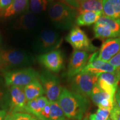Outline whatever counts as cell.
<instances>
[{"label": "cell", "mask_w": 120, "mask_h": 120, "mask_svg": "<svg viewBox=\"0 0 120 120\" xmlns=\"http://www.w3.org/2000/svg\"><path fill=\"white\" fill-rule=\"evenodd\" d=\"M57 102L64 115L70 120H81L90 107L88 98L64 88Z\"/></svg>", "instance_id": "cell-1"}, {"label": "cell", "mask_w": 120, "mask_h": 120, "mask_svg": "<svg viewBox=\"0 0 120 120\" xmlns=\"http://www.w3.org/2000/svg\"><path fill=\"white\" fill-rule=\"evenodd\" d=\"M48 7L49 19L56 28L67 30L74 27L79 15L77 9L59 0H52Z\"/></svg>", "instance_id": "cell-2"}, {"label": "cell", "mask_w": 120, "mask_h": 120, "mask_svg": "<svg viewBox=\"0 0 120 120\" xmlns=\"http://www.w3.org/2000/svg\"><path fill=\"white\" fill-rule=\"evenodd\" d=\"M35 62V58L23 49H7L0 51V70H12L15 68L29 66Z\"/></svg>", "instance_id": "cell-3"}, {"label": "cell", "mask_w": 120, "mask_h": 120, "mask_svg": "<svg viewBox=\"0 0 120 120\" xmlns=\"http://www.w3.org/2000/svg\"><path fill=\"white\" fill-rule=\"evenodd\" d=\"M62 43L59 34L51 29H45L40 32L33 43V49L37 53L43 54L57 50Z\"/></svg>", "instance_id": "cell-4"}, {"label": "cell", "mask_w": 120, "mask_h": 120, "mask_svg": "<svg viewBox=\"0 0 120 120\" xmlns=\"http://www.w3.org/2000/svg\"><path fill=\"white\" fill-rule=\"evenodd\" d=\"M7 86L25 87L39 79V73L32 67L3 71Z\"/></svg>", "instance_id": "cell-5"}, {"label": "cell", "mask_w": 120, "mask_h": 120, "mask_svg": "<svg viewBox=\"0 0 120 120\" xmlns=\"http://www.w3.org/2000/svg\"><path fill=\"white\" fill-rule=\"evenodd\" d=\"M69 79L71 91L87 98L91 96L92 88L98 80L97 75L85 72H81Z\"/></svg>", "instance_id": "cell-6"}, {"label": "cell", "mask_w": 120, "mask_h": 120, "mask_svg": "<svg viewBox=\"0 0 120 120\" xmlns=\"http://www.w3.org/2000/svg\"><path fill=\"white\" fill-rule=\"evenodd\" d=\"M39 79L43 87L46 97L49 102H57L63 89L59 78L48 70L39 74Z\"/></svg>", "instance_id": "cell-7"}, {"label": "cell", "mask_w": 120, "mask_h": 120, "mask_svg": "<svg viewBox=\"0 0 120 120\" xmlns=\"http://www.w3.org/2000/svg\"><path fill=\"white\" fill-rule=\"evenodd\" d=\"M66 41L72 47L74 50L94 52L97 49L91 42L87 34L79 27L74 26L65 37Z\"/></svg>", "instance_id": "cell-8"}, {"label": "cell", "mask_w": 120, "mask_h": 120, "mask_svg": "<svg viewBox=\"0 0 120 120\" xmlns=\"http://www.w3.org/2000/svg\"><path fill=\"white\" fill-rule=\"evenodd\" d=\"M6 98V102L8 105V113L26 112L27 101L24 92V87L10 86Z\"/></svg>", "instance_id": "cell-9"}, {"label": "cell", "mask_w": 120, "mask_h": 120, "mask_svg": "<svg viewBox=\"0 0 120 120\" xmlns=\"http://www.w3.org/2000/svg\"><path fill=\"white\" fill-rule=\"evenodd\" d=\"M36 60L48 71L52 72H58L64 66V55L59 49L39 55Z\"/></svg>", "instance_id": "cell-10"}, {"label": "cell", "mask_w": 120, "mask_h": 120, "mask_svg": "<svg viewBox=\"0 0 120 120\" xmlns=\"http://www.w3.org/2000/svg\"><path fill=\"white\" fill-rule=\"evenodd\" d=\"M90 55L83 51L74 50L71 54L68 64L67 76L71 78L81 72L87 64Z\"/></svg>", "instance_id": "cell-11"}, {"label": "cell", "mask_w": 120, "mask_h": 120, "mask_svg": "<svg viewBox=\"0 0 120 120\" xmlns=\"http://www.w3.org/2000/svg\"><path fill=\"white\" fill-rule=\"evenodd\" d=\"M98 52H96L89 58L86 66L82 72L98 75L103 72H115L117 70L109 62H105L97 58Z\"/></svg>", "instance_id": "cell-12"}, {"label": "cell", "mask_w": 120, "mask_h": 120, "mask_svg": "<svg viewBox=\"0 0 120 120\" xmlns=\"http://www.w3.org/2000/svg\"><path fill=\"white\" fill-rule=\"evenodd\" d=\"M120 51V37L106 40L98 52L97 58L105 62H109Z\"/></svg>", "instance_id": "cell-13"}, {"label": "cell", "mask_w": 120, "mask_h": 120, "mask_svg": "<svg viewBox=\"0 0 120 120\" xmlns=\"http://www.w3.org/2000/svg\"><path fill=\"white\" fill-rule=\"evenodd\" d=\"M38 22V18L36 16V14L28 10L22 13L16 19L13 27L17 30L30 31L37 26Z\"/></svg>", "instance_id": "cell-14"}, {"label": "cell", "mask_w": 120, "mask_h": 120, "mask_svg": "<svg viewBox=\"0 0 120 120\" xmlns=\"http://www.w3.org/2000/svg\"><path fill=\"white\" fill-rule=\"evenodd\" d=\"M29 0H13L12 4L0 16L4 19L21 14L28 11Z\"/></svg>", "instance_id": "cell-15"}, {"label": "cell", "mask_w": 120, "mask_h": 120, "mask_svg": "<svg viewBox=\"0 0 120 120\" xmlns=\"http://www.w3.org/2000/svg\"><path fill=\"white\" fill-rule=\"evenodd\" d=\"M49 102V100L47 97L43 96L27 101L26 109V112L38 118L41 111Z\"/></svg>", "instance_id": "cell-16"}, {"label": "cell", "mask_w": 120, "mask_h": 120, "mask_svg": "<svg viewBox=\"0 0 120 120\" xmlns=\"http://www.w3.org/2000/svg\"><path fill=\"white\" fill-rule=\"evenodd\" d=\"M103 15L102 12L85 11L79 13L76 24L79 26H91L96 23L100 17Z\"/></svg>", "instance_id": "cell-17"}, {"label": "cell", "mask_w": 120, "mask_h": 120, "mask_svg": "<svg viewBox=\"0 0 120 120\" xmlns=\"http://www.w3.org/2000/svg\"><path fill=\"white\" fill-rule=\"evenodd\" d=\"M24 92L27 101L38 98L45 94L43 87L39 79H35L24 87Z\"/></svg>", "instance_id": "cell-18"}, {"label": "cell", "mask_w": 120, "mask_h": 120, "mask_svg": "<svg viewBox=\"0 0 120 120\" xmlns=\"http://www.w3.org/2000/svg\"><path fill=\"white\" fill-rule=\"evenodd\" d=\"M103 15L120 19V0H103Z\"/></svg>", "instance_id": "cell-19"}, {"label": "cell", "mask_w": 120, "mask_h": 120, "mask_svg": "<svg viewBox=\"0 0 120 120\" xmlns=\"http://www.w3.org/2000/svg\"><path fill=\"white\" fill-rule=\"evenodd\" d=\"M79 13L85 11L103 12V0H83L79 3Z\"/></svg>", "instance_id": "cell-20"}, {"label": "cell", "mask_w": 120, "mask_h": 120, "mask_svg": "<svg viewBox=\"0 0 120 120\" xmlns=\"http://www.w3.org/2000/svg\"><path fill=\"white\" fill-rule=\"evenodd\" d=\"M94 37L96 38L107 40L109 38L118 37L114 33L109 27L102 24L96 23L94 26Z\"/></svg>", "instance_id": "cell-21"}, {"label": "cell", "mask_w": 120, "mask_h": 120, "mask_svg": "<svg viewBox=\"0 0 120 120\" xmlns=\"http://www.w3.org/2000/svg\"><path fill=\"white\" fill-rule=\"evenodd\" d=\"M96 23L106 25L109 27L117 37H120V19H114L102 15L98 19Z\"/></svg>", "instance_id": "cell-22"}, {"label": "cell", "mask_w": 120, "mask_h": 120, "mask_svg": "<svg viewBox=\"0 0 120 120\" xmlns=\"http://www.w3.org/2000/svg\"><path fill=\"white\" fill-rule=\"evenodd\" d=\"M92 101L96 105L98 106V105L101 103L102 101L105 99L107 98H114L115 97H112L109 94L103 91L101 88L99 87L98 84L94 85V88H92V92H91V96Z\"/></svg>", "instance_id": "cell-23"}, {"label": "cell", "mask_w": 120, "mask_h": 120, "mask_svg": "<svg viewBox=\"0 0 120 120\" xmlns=\"http://www.w3.org/2000/svg\"><path fill=\"white\" fill-rule=\"evenodd\" d=\"M52 0H29V8L34 14L42 13L49 7Z\"/></svg>", "instance_id": "cell-24"}, {"label": "cell", "mask_w": 120, "mask_h": 120, "mask_svg": "<svg viewBox=\"0 0 120 120\" xmlns=\"http://www.w3.org/2000/svg\"><path fill=\"white\" fill-rule=\"evenodd\" d=\"M49 120H61L66 118L57 102H49Z\"/></svg>", "instance_id": "cell-25"}, {"label": "cell", "mask_w": 120, "mask_h": 120, "mask_svg": "<svg viewBox=\"0 0 120 120\" xmlns=\"http://www.w3.org/2000/svg\"><path fill=\"white\" fill-rule=\"evenodd\" d=\"M97 76H98V79H102L112 86L118 87V83L120 79L118 71L115 72L101 73Z\"/></svg>", "instance_id": "cell-26"}, {"label": "cell", "mask_w": 120, "mask_h": 120, "mask_svg": "<svg viewBox=\"0 0 120 120\" xmlns=\"http://www.w3.org/2000/svg\"><path fill=\"white\" fill-rule=\"evenodd\" d=\"M4 120H38V118L27 112L8 113Z\"/></svg>", "instance_id": "cell-27"}, {"label": "cell", "mask_w": 120, "mask_h": 120, "mask_svg": "<svg viewBox=\"0 0 120 120\" xmlns=\"http://www.w3.org/2000/svg\"><path fill=\"white\" fill-rule=\"evenodd\" d=\"M110 111L98 109L94 113L91 114L89 120H107L110 115Z\"/></svg>", "instance_id": "cell-28"}, {"label": "cell", "mask_w": 120, "mask_h": 120, "mask_svg": "<svg viewBox=\"0 0 120 120\" xmlns=\"http://www.w3.org/2000/svg\"><path fill=\"white\" fill-rule=\"evenodd\" d=\"M97 84L103 91H105V92L111 96L112 97H115V94H116L117 89L118 87H116L112 86L110 84L105 82V81L100 79H98Z\"/></svg>", "instance_id": "cell-29"}, {"label": "cell", "mask_w": 120, "mask_h": 120, "mask_svg": "<svg viewBox=\"0 0 120 120\" xmlns=\"http://www.w3.org/2000/svg\"><path fill=\"white\" fill-rule=\"evenodd\" d=\"M114 103H115V98L105 99L98 105V107L100 109H107L111 111L113 107Z\"/></svg>", "instance_id": "cell-30"}, {"label": "cell", "mask_w": 120, "mask_h": 120, "mask_svg": "<svg viewBox=\"0 0 120 120\" xmlns=\"http://www.w3.org/2000/svg\"><path fill=\"white\" fill-rule=\"evenodd\" d=\"M109 118L111 120H120V108L117 105L115 100L113 109L110 112Z\"/></svg>", "instance_id": "cell-31"}, {"label": "cell", "mask_w": 120, "mask_h": 120, "mask_svg": "<svg viewBox=\"0 0 120 120\" xmlns=\"http://www.w3.org/2000/svg\"><path fill=\"white\" fill-rule=\"evenodd\" d=\"M49 112H50V105L49 102L41 111L38 119L41 120H49Z\"/></svg>", "instance_id": "cell-32"}, {"label": "cell", "mask_w": 120, "mask_h": 120, "mask_svg": "<svg viewBox=\"0 0 120 120\" xmlns=\"http://www.w3.org/2000/svg\"><path fill=\"white\" fill-rule=\"evenodd\" d=\"M109 62L115 67L118 71H119L120 69V51L109 60Z\"/></svg>", "instance_id": "cell-33"}, {"label": "cell", "mask_w": 120, "mask_h": 120, "mask_svg": "<svg viewBox=\"0 0 120 120\" xmlns=\"http://www.w3.org/2000/svg\"><path fill=\"white\" fill-rule=\"evenodd\" d=\"M13 1V0H0V15L10 6Z\"/></svg>", "instance_id": "cell-34"}, {"label": "cell", "mask_w": 120, "mask_h": 120, "mask_svg": "<svg viewBox=\"0 0 120 120\" xmlns=\"http://www.w3.org/2000/svg\"><path fill=\"white\" fill-rule=\"evenodd\" d=\"M59 1L64 3V4H68V5L70 6L74 7V8L77 9V10L79 8V3L77 2L76 1H75V0H59Z\"/></svg>", "instance_id": "cell-35"}, {"label": "cell", "mask_w": 120, "mask_h": 120, "mask_svg": "<svg viewBox=\"0 0 120 120\" xmlns=\"http://www.w3.org/2000/svg\"><path fill=\"white\" fill-rule=\"evenodd\" d=\"M115 100L117 105L120 108V87H118L117 89L115 96Z\"/></svg>", "instance_id": "cell-36"}, {"label": "cell", "mask_w": 120, "mask_h": 120, "mask_svg": "<svg viewBox=\"0 0 120 120\" xmlns=\"http://www.w3.org/2000/svg\"><path fill=\"white\" fill-rule=\"evenodd\" d=\"M7 115L6 109H0V120H4Z\"/></svg>", "instance_id": "cell-37"}, {"label": "cell", "mask_w": 120, "mask_h": 120, "mask_svg": "<svg viewBox=\"0 0 120 120\" xmlns=\"http://www.w3.org/2000/svg\"><path fill=\"white\" fill-rule=\"evenodd\" d=\"M4 98H3V94L2 92L0 91V109H4Z\"/></svg>", "instance_id": "cell-38"}, {"label": "cell", "mask_w": 120, "mask_h": 120, "mask_svg": "<svg viewBox=\"0 0 120 120\" xmlns=\"http://www.w3.org/2000/svg\"><path fill=\"white\" fill-rule=\"evenodd\" d=\"M82 120H89V119H88L87 117H84Z\"/></svg>", "instance_id": "cell-39"}, {"label": "cell", "mask_w": 120, "mask_h": 120, "mask_svg": "<svg viewBox=\"0 0 120 120\" xmlns=\"http://www.w3.org/2000/svg\"><path fill=\"white\" fill-rule=\"evenodd\" d=\"M75 1H77V2L79 3V2H81L82 1H83V0H75Z\"/></svg>", "instance_id": "cell-40"}, {"label": "cell", "mask_w": 120, "mask_h": 120, "mask_svg": "<svg viewBox=\"0 0 120 120\" xmlns=\"http://www.w3.org/2000/svg\"><path fill=\"white\" fill-rule=\"evenodd\" d=\"M118 75H119L120 77V69L119 70V71H118Z\"/></svg>", "instance_id": "cell-41"}, {"label": "cell", "mask_w": 120, "mask_h": 120, "mask_svg": "<svg viewBox=\"0 0 120 120\" xmlns=\"http://www.w3.org/2000/svg\"><path fill=\"white\" fill-rule=\"evenodd\" d=\"M68 120V119H67L66 118H64V119H63V120Z\"/></svg>", "instance_id": "cell-42"}, {"label": "cell", "mask_w": 120, "mask_h": 120, "mask_svg": "<svg viewBox=\"0 0 120 120\" xmlns=\"http://www.w3.org/2000/svg\"><path fill=\"white\" fill-rule=\"evenodd\" d=\"M107 120H111V118H108V119H107Z\"/></svg>", "instance_id": "cell-43"}, {"label": "cell", "mask_w": 120, "mask_h": 120, "mask_svg": "<svg viewBox=\"0 0 120 120\" xmlns=\"http://www.w3.org/2000/svg\"><path fill=\"white\" fill-rule=\"evenodd\" d=\"M38 120H39V119H38Z\"/></svg>", "instance_id": "cell-44"}, {"label": "cell", "mask_w": 120, "mask_h": 120, "mask_svg": "<svg viewBox=\"0 0 120 120\" xmlns=\"http://www.w3.org/2000/svg\"></svg>", "instance_id": "cell-45"}]
</instances>
